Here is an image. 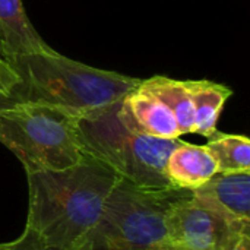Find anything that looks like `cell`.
Segmentation results:
<instances>
[{
  "instance_id": "cell-1",
  "label": "cell",
  "mask_w": 250,
  "mask_h": 250,
  "mask_svg": "<svg viewBox=\"0 0 250 250\" xmlns=\"http://www.w3.org/2000/svg\"><path fill=\"white\" fill-rule=\"evenodd\" d=\"M26 230L38 250H86L120 177L85 155L62 171L26 173Z\"/></svg>"
},
{
  "instance_id": "cell-2",
  "label": "cell",
  "mask_w": 250,
  "mask_h": 250,
  "mask_svg": "<svg viewBox=\"0 0 250 250\" xmlns=\"http://www.w3.org/2000/svg\"><path fill=\"white\" fill-rule=\"evenodd\" d=\"M12 67L21 83L9 98L50 104L76 119L123 100L142 81L88 66L56 50L21 56Z\"/></svg>"
},
{
  "instance_id": "cell-3",
  "label": "cell",
  "mask_w": 250,
  "mask_h": 250,
  "mask_svg": "<svg viewBox=\"0 0 250 250\" xmlns=\"http://www.w3.org/2000/svg\"><path fill=\"white\" fill-rule=\"evenodd\" d=\"M120 101L76 119V135L83 155L103 163L135 188L171 189L166 163L180 138L160 139L130 130L119 117Z\"/></svg>"
},
{
  "instance_id": "cell-4",
  "label": "cell",
  "mask_w": 250,
  "mask_h": 250,
  "mask_svg": "<svg viewBox=\"0 0 250 250\" xmlns=\"http://www.w3.org/2000/svg\"><path fill=\"white\" fill-rule=\"evenodd\" d=\"M0 142L22 163L26 173L62 171L83 160L76 117L35 101L0 107Z\"/></svg>"
},
{
  "instance_id": "cell-5",
  "label": "cell",
  "mask_w": 250,
  "mask_h": 250,
  "mask_svg": "<svg viewBox=\"0 0 250 250\" xmlns=\"http://www.w3.org/2000/svg\"><path fill=\"white\" fill-rule=\"evenodd\" d=\"M185 189L148 190L122 179L110 192L86 250H170L167 212Z\"/></svg>"
},
{
  "instance_id": "cell-6",
  "label": "cell",
  "mask_w": 250,
  "mask_h": 250,
  "mask_svg": "<svg viewBox=\"0 0 250 250\" xmlns=\"http://www.w3.org/2000/svg\"><path fill=\"white\" fill-rule=\"evenodd\" d=\"M250 229H242L192 198V190L179 195L167 212L170 250H224Z\"/></svg>"
},
{
  "instance_id": "cell-7",
  "label": "cell",
  "mask_w": 250,
  "mask_h": 250,
  "mask_svg": "<svg viewBox=\"0 0 250 250\" xmlns=\"http://www.w3.org/2000/svg\"><path fill=\"white\" fill-rule=\"evenodd\" d=\"M192 198L229 223L250 229V173H217Z\"/></svg>"
},
{
  "instance_id": "cell-8",
  "label": "cell",
  "mask_w": 250,
  "mask_h": 250,
  "mask_svg": "<svg viewBox=\"0 0 250 250\" xmlns=\"http://www.w3.org/2000/svg\"><path fill=\"white\" fill-rule=\"evenodd\" d=\"M119 117L130 130L148 136L160 139L182 136L171 110L141 83L119 103Z\"/></svg>"
},
{
  "instance_id": "cell-9",
  "label": "cell",
  "mask_w": 250,
  "mask_h": 250,
  "mask_svg": "<svg viewBox=\"0 0 250 250\" xmlns=\"http://www.w3.org/2000/svg\"><path fill=\"white\" fill-rule=\"evenodd\" d=\"M50 50L31 23L22 0H0V56L12 66L21 56Z\"/></svg>"
},
{
  "instance_id": "cell-10",
  "label": "cell",
  "mask_w": 250,
  "mask_h": 250,
  "mask_svg": "<svg viewBox=\"0 0 250 250\" xmlns=\"http://www.w3.org/2000/svg\"><path fill=\"white\" fill-rule=\"evenodd\" d=\"M217 173V161L205 145H193L182 139L166 163V176L177 189H198Z\"/></svg>"
},
{
  "instance_id": "cell-11",
  "label": "cell",
  "mask_w": 250,
  "mask_h": 250,
  "mask_svg": "<svg viewBox=\"0 0 250 250\" xmlns=\"http://www.w3.org/2000/svg\"><path fill=\"white\" fill-rule=\"evenodd\" d=\"M183 82L193 107L195 133L209 138L218 130V119L227 100L233 95V91L223 83L207 79Z\"/></svg>"
},
{
  "instance_id": "cell-12",
  "label": "cell",
  "mask_w": 250,
  "mask_h": 250,
  "mask_svg": "<svg viewBox=\"0 0 250 250\" xmlns=\"http://www.w3.org/2000/svg\"><path fill=\"white\" fill-rule=\"evenodd\" d=\"M141 85L160 98L173 113L180 135L195 133V116L190 97L185 82L167 76H152L141 82Z\"/></svg>"
},
{
  "instance_id": "cell-13",
  "label": "cell",
  "mask_w": 250,
  "mask_h": 250,
  "mask_svg": "<svg viewBox=\"0 0 250 250\" xmlns=\"http://www.w3.org/2000/svg\"><path fill=\"white\" fill-rule=\"evenodd\" d=\"M205 146L215 158L218 173H250L249 138L217 130Z\"/></svg>"
},
{
  "instance_id": "cell-14",
  "label": "cell",
  "mask_w": 250,
  "mask_h": 250,
  "mask_svg": "<svg viewBox=\"0 0 250 250\" xmlns=\"http://www.w3.org/2000/svg\"><path fill=\"white\" fill-rule=\"evenodd\" d=\"M21 83V78L16 70L0 57V97H10L15 88Z\"/></svg>"
},
{
  "instance_id": "cell-15",
  "label": "cell",
  "mask_w": 250,
  "mask_h": 250,
  "mask_svg": "<svg viewBox=\"0 0 250 250\" xmlns=\"http://www.w3.org/2000/svg\"><path fill=\"white\" fill-rule=\"evenodd\" d=\"M3 250H38L37 245L32 240V236L29 234V231L25 229L23 233L13 242L10 243H4Z\"/></svg>"
},
{
  "instance_id": "cell-16",
  "label": "cell",
  "mask_w": 250,
  "mask_h": 250,
  "mask_svg": "<svg viewBox=\"0 0 250 250\" xmlns=\"http://www.w3.org/2000/svg\"><path fill=\"white\" fill-rule=\"evenodd\" d=\"M224 250H250V234H242L236 242H233Z\"/></svg>"
},
{
  "instance_id": "cell-17",
  "label": "cell",
  "mask_w": 250,
  "mask_h": 250,
  "mask_svg": "<svg viewBox=\"0 0 250 250\" xmlns=\"http://www.w3.org/2000/svg\"><path fill=\"white\" fill-rule=\"evenodd\" d=\"M0 250H3V245H0Z\"/></svg>"
},
{
  "instance_id": "cell-18",
  "label": "cell",
  "mask_w": 250,
  "mask_h": 250,
  "mask_svg": "<svg viewBox=\"0 0 250 250\" xmlns=\"http://www.w3.org/2000/svg\"><path fill=\"white\" fill-rule=\"evenodd\" d=\"M0 57H1V56H0ZM1 59H3V57H1ZM3 60H4V59H3Z\"/></svg>"
}]
</instances>
